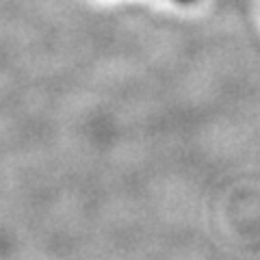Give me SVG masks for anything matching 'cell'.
<instances>
[{
	"mask_svg": "<svg viewBox=\"0 0 260 260\" xmlns=\"http://www.w3.org/2000/svg\"><path fill=\"white\" fill-rule=\"evenodd\" d=\"M169 3H176V5H193L198 0H169Z\"/></svg>",
	"mask_w": 260,
	"mask_h": 260,
	"instance_id": "6da1fadb",
	"label": "cell"
}]
</instances>
